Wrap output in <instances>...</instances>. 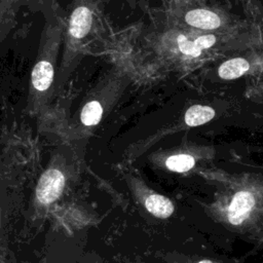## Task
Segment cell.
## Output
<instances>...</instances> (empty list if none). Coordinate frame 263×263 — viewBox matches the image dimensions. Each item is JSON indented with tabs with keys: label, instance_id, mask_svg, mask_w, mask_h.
<instances>
[{
	"label": "cell",
	"instance_id": "1",
	"mask_svg": "<svg viewBox=\"0 0 263 263\" xmlns=\"http://www.w3.org/2000/svg\"><path fill=\"white\" fill-rule=\"evenodd\" d=\"M60 42L61 30L55 26L47 27L42 34L37 61L31 74V84L36 91H46L53 82Z\"/></svg>",
	"mask_w": 263,
	"mask_h": 263
},
{
	"label": "cell",
	"instance_id": "2",
	"mask_svg": "<svg viewBox=\"0 0 263 263\" xmlns=\"http://www.w3.org/2000/svg\"><path fill=\"white\" fill-rule=\"evenodd\" d=\"M91 24L92 11L90 6L86 2L79 3L72 11L69 20L63 62L64 68H67L70 61L75 57L76 51L80 47V44L88 35Z\"/></svg>",
	"mask_w": 263,
	"mask_h": 263
},
{
	"label": "cell",
	"instance_id": "3",
	"mask_svg": "<svg viewBox=\"0 0 263 263\" xmlns=\"http://www.w3.org/2000/svg\"><path fill=\"white\" fill-rule=\"evenodd\" d=\"M64 186V175L58 170H48L43 173L37 184L36 196L42 204L52 203L62 194Z\"/></svg>",
	"mask_w": 263,
	"mask_h": 263
},
{
	"label": "cell",
	"instance_id": "4",
	"mask_svg": "<svg viewBox=\"0 0 263 263\" xmlns=\"http://www.w3.org/2000/svg\"><path fill=\"white\" fill-rule=\"evenodd\" d=\"M255 204L256 199L250 191L236 192L226 210L227 220L232 225L242 224L250 217Z\"/></svg>",
	"mask_w": 263,
	"mask_h": 263
},
{
	"label": "cell",
	"instance_id": "5",
	"mask_svg": "<svg viewBox=\"0 0 263 263\" xmlns=\"http://www.w3.org/2000/svg\"><path fill=\"white\" fill-rule=\"evenodd\" d=\"M216 36L212 34L201 35L194 40H191L185 35L180 34L177 37V45L183 54L192 58H198L202 50L212 47L216 43Z\"/></svg>",
	"mask_w": 263,
	"mask_h": 263
},
{
	"label": "cell",
	"instance_id": "6",
	"mask_svg": "<svg viewBox=\"0 0 263 263\" xmlns=\"http://www.w3.org/2000/svg\"><path fill=\"white\" fill-rule=\"evenodd\" d=\"M185 21L189 26L201 30L218 29L222 24L220 16L216 12L204 8L189 10L185 15Z\"/></svg>",
	"mask_w": 263,
	"mask_h": 263
},
{
	"label": "cell",
	"instance_id": "7",
	"mask_svg": "<svg viewBox=\"0 0 263 263\" xmlns=\"http://www.w3.org/2000/svg\"><path fill=\"white\" fill-rule=\"evenodd\" d=\"M250 63L243 58H233L222 63L218 69V74L222 79H236L248 72Z\"/></svg>",
	"mask_w": 263,
	"mask_h": 263
},
{
	"label": "cell",
	"instance_id": "8",
	"mask_svg": "<svg viewBox=\"0 0 263 263\" xmlns=\"http://www.w3.org/2000/svg\"><path fill=\"white\" fill-rule=\"evenodd\" d=\"M145 205L148 212L157 218H167L174 212L173 202L165 196L159 194H151L145 200Z\"/></svg>",
	"mask_w": 263,
	"mask_h": 263
},
{
	"label": "cell",
	"instance_id": "9",
	"mask_svg": "<svg viewBox=\"0 0 263 263\" xmlns=\"http://www.w3.org/2000/svg\"><path fill=\"white\" fill-rule=\"evenodd\" d=\"M215 110L210 106L193 105L185 113L184 120L188 126H198L212 120Z\"/></svg>",
	"mask_w": 263,
	"mask_h": 263
},
{
	"label": "cell",
	"instance_id": "10",
	"mask_svg": "<svg viewBox=\"0 0 263 263\" xmlns=\"http://www.w3.org/2000/svg\"><path fill=\"white\" fill-rule=\"evenodd\" d=\"M103 115V107L99 101H90L82 108L80 119L84 125L90 126L99 123Z\"/></svg>",
	"mask_w": 263,
	"mask_h": 263
},
{
	"label": "cell",
	"instance_id": "11",
	"mask_svg": "<svg viewBox=\"0 0 263 263\" xmlns=\"http://www.w3.org/2000/svg\"><path fill=\"white\" fill-rule=\"evenodd\" d=\"M195 164V159L189 154H177L168 157L165 165L168 170L177 173H184L190 171Z\"/></svg>",
	"mask_w": 263,
	"mask_h": 263
},
{
	"label": "cell",
	"instance_id": "12",
	"mask_svg": "<svg viewBox=\"0 0 263 263\" xmlns=\"http://www.w3.org/2000/svg\"><path fill=\"white\" fill-rule=\"evenodd\" d=\"M198 263H216V262H212V261H210V260H202V261H200V262H198Z\"/></svg>",
	"mask_w": 263,
	"mask_h": 263
}]
</instances>
